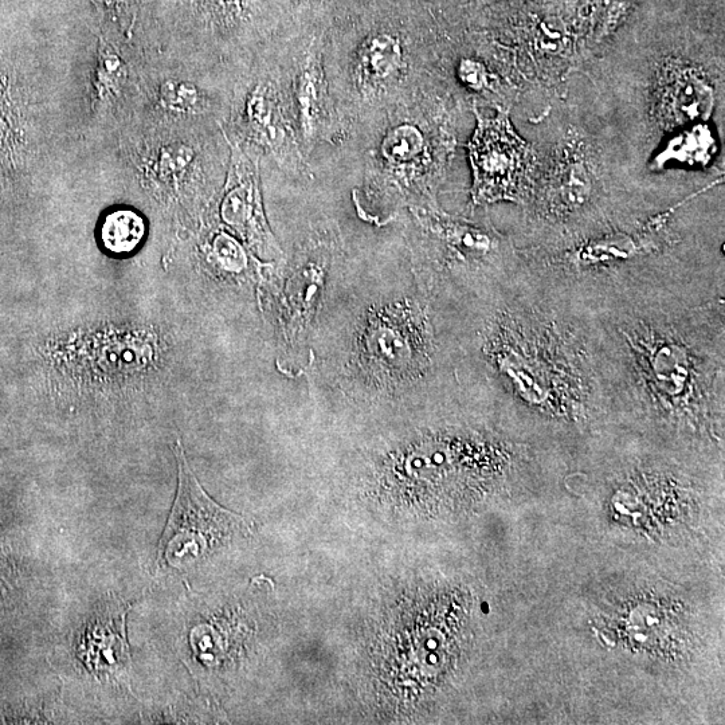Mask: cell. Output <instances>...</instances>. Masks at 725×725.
Returning a JSON list of instances; mask_svg holds the SVG:
<instances>
[{"instance_id":"cell-17","label":"cell","mask_w":725,"mask_h":725,"mask_svg":"<svg viewBox=\"0 0 725 725\" xmlns=\"http://www.w3.org/2000/svg\"><path fill=\"white\" fill-rule=\"evenodd\" d=\"M333 253L335 239L327 234L312 235L296 250L286 270L282 328L290 350H297L308 339Z\"/></svg>"},{"instance_id":"cell-13","label":"cell","mask_w":725,"mask_h":725,"mask_svg":"<svg viewBox=\"0 0 725 725\" xmlns=\"http://www.w3.org/2000/svg\"><path fill=\"white\" fill-rule=\"evenodd\" d=\"M183 22L207 61L238 74L288 33L274 0H179Z\"/></svg>"},{"instance_id":"cell-9","label":"cell","mask_w":725,"mask_h":725,"mask_svg":"<svg viewBox=\"0 0 725 725\" xmlns=\"http://www.w3.org/2000/svg\"><path fill=\"white\" fill-rule=\"evenodd\" d=\"M505 54L527 94L567 99L582 69L578 0H499L462 7Z\"/></svg>"},{"instance_id":"cell-8","label":"cell","mask_w":725,"mask_h":725,"mask_svg":"<svg viewBox=\"0 0 725 725\" xmlns=\"http://www.w3.org/2000/svg\"><path fill=\"white\" fill-rule=\"evenodd\" d=\"M415 282L442 309L487 295L519 268L511 235L491 217L454 215L440 206L407 210Z\"/></svg>"},{"instance_id":"cell-24","label":"cell","mask_w":725,"mask_h":725,"mask_svg":"<svg viewBox=\"0 0 725 725\" xmlns=\"http://www.w3.org/2000/svg\"><path fill=\"white\" fill-rule=\"evenodd\" d=\"M493 2H499V0H476V2L472 3V5L466 7H473V9H477V7L491 5Z\"/></svg>"},{"instance_id":"cell-14","label":"cell","mask_w":725,"mask_h":725,"mask_svg":"<svg viewBox=\"0 0 725 725\" xmlns=\"http://www.w3.org/2000/svg\"><path fill=\"white\" fill-rule=\"evenodd\" d=\"M476 129L468 143L473 183L469 207L473 211L497 203L523 207L531 197L539 155L534 143L521 137L513 127L511 111L487 115L473 108Z\"/></svg>"},{"instance_id":"cell-12","label":"cell","mask_w":725,"mask_h":725,"mask_svg":"<svg viewBox=\"0 0 725 725\" xmlns=\"http://www.w3.org/2000/svg\"><path fill=\"white\" fill-rule=\"evenodd\" d=\"M268 50L235 76L229 128L222 129L242 147L272 158L286 175L308 179L311 164L289 119Z\"/></svg>"},{"instance_id":"cell-4","label":"cell","mask_w":725,"mask_h":725,"mask_svg":"<svg viewBox=\"0 0 725 725\" xmlns=\"http://www.w3.org/2000/svg\"><path fill=\"white\" fill-rule=\"evenodd\" d=\"M724 182L629 192L597 221L517 248L520 269L587 312L648 290L725 285Z\"/></svg>"},{"instance_id":"cell-16","label":"cell","mask_w":725,"mask_h":725,"mask_svg":"<svg viewBox=\"0 0 725 725\" xmlns=\"http://www.w3.org/2000/svg\"><path fill=\"white\" fill-rule=\"evenodd\" d=\"M225 133V132H223ZM226 136V135H225ZM230 158L223 188L221 215L223 222L237 231L242 239L269 260H280L282 250L270 230L262 203L260 182L261 154L242 147L226 136Z\"/></svg>"},{"instance_id":"cell-3","label":"cell","mask_w":725,"mask_h":725,"mask_svg":"<svg viewBox=\"0 0 725 725\" xmlns=\"http://www.w3.org/2000/svg\"><path fill=\"white\" fill-rule=\"evenodd\" d=\"M590 315L613 425L723 448L725 285L648 290Z\"/></svg>"},{"instance_id":"cell-5","label":"cell","mask_w":725,"mask_h":725,"mask_svg":"<svg viewBox=\"0 0 725 725\" xmlns=\"http://www.w3.org/2000/svg\"><path fill=\"white\" fill-rule=\"evenodd\" d=\"M442 34L434 2H350L336 15L325 34V64L348 137L440 76Z\"/></svg>"},{"instance_id":"cell-20","label":"cell","mask_w":725,"mask_h":725,"mask_svg":"<svg viewBox=\"0 0 725 725\" xmlns=\"http://www.w3.org/2000/svg\"><path fill=\"white\" fill-rule=\"evenodd\" d=\"M147 223L143 215L131 209H117L103 218L99 225V241L105 252L113 256H129L143 244Z\"/></svg>"},{"instance_id":"cell-2","label":"cell","mask_w":725,"mask_h":725,"mask_svg":"<svg viewBox=\"0 0 725 725\" xmlns=\"http://www.w3.org/2000/svg\"><path fill=\"white\" fill-rule=\"evenodd\" d=\"M615 178L637 190L674 136L725 127V0H641L599 56L579 70Z\"/></svg>"},{"instance_id":"cell-22","label":"cell","mask_w":725,"mask_h":725,"mask_svg":"<svg viewBox=\"0 0 725 725\" xmlns=\"http://www.w3.org/2000/svg\"><path fill=\"white\" fill-rule=\"evenodd\" d=\"M433 2L442 9L453 10L472 5L476 0H433Z\"/></svg>"},{"instance_id":"cell-6","label":"cell","mask_w":725,"mask_h":725,"mask_svg":"<svg viewBox=\"0 0 725 725\" xmlns=\"http://www.w3.org/2000/svg\"><path fill=\"white\" fill-rule=\"evenodd\" d=\"M468 112L438 76L356 125L347 143L363 152V186L354 192L362 217L384 223L413 207L440 206Z\"/></svg>"},{"instance_id":"cell-15","label":"cell","mask_w":725,"mask_h":725,"mask_svg":"<svg viewBox=\"0 0 725 725\" xmlns=\"http://www.w3.org/2000/svg\"><path fill=\"white\" fill-rule=\"evenodd\" d=\"M175 454L178 493L159 543L158 559L166 566L184 567L230 542L246 524L241 516L222 508L203 491L179 442Z\"/></svg>"},{"instance_id":"cell-1","label":"cell","mask_w":725,"mask_h":725,"mask_svg":"<svg viewBox=\"0 0 725 725\" xmlns=\"http://www.w3.org/2000/svg\"><path fill=\"white\" fill-rule=\"evenodd\" d=\"M449 327L458 387L504 425L568 435L614 426L590 312L520 266L452 309Z\"/></svg>"},{"instance_id":"cell-21","label":"cell","mask_w":725,"mask_h":725,"mask_svg":"<svg viewBox=\"0 0 725 725\" xmlns=\"http://www.w3.org/2000/svg\"><path fill=\"white\" fill-rule=\"evenodd\" d=\"M351 0H274L289 31L327 30Z\"/></svg>"},{"instance_id":"cell-23","label":"cell","mask_w":725,"mask_h":725,"mask_svg":"<svg viewBox=\"0 0 725 725\" xmlns=\"http://www.w3.org/2000/svg\"><path fill=\"white\" fill-rule=\"evenodd\" d=\"M351 2H359V3H417V2H433V0H351Z\"/></svg>"},{"instance_id":"cell-19","label":"cell","mask_w":725,"mask_h":725,"mask_svg":"<svg viewBox=\"0 0 725 725\" xmlns=\"http://www.w3.org/2000/svg\"><path fill=\"white\" fill-rule=\"evenodd\" d=\"M123 623V619L116 622L109 618L89 627L82 645V660L94 673H116L128 661Z\"/></svg>"},{"instance_id":"cell-18","label":"cell","mask_w":725,"mask_h":725,"mask_svg":"<svg viewBox=\"0 0 725 725\" xmlns=\"http://www.w3.org/2000/svg\"><path fill=\"white\" fill-rule=\"evenodd\" d=\"M641 0H578L583 65L599 56Z\"/></svg>"},{"instance_id":"cell-10","label":"cell","mask_w":725,"mask_h":725,"mask_svg":"<svg viewBox=\"0 0 725 725\" xmlns=\"http://www.w3.org/2000/svg\"><path fill=\"white\" fill-rule=\"evenodd\" d=\"M327 30L289 31L269 47L278 84L300 147L309 159L320 143L346 144L325 64Z\"/></svg>"},{"instance_id":"cell-11","label":"cell","mask_w":725,"mask_h":725,"mask_svg":"<svg viewBox=\"0 0 725 725\" xmlns=\"http://www.w3.org/2000/svg\"><path fill=\"white\" fill-rule=\"evenodd\" d=\"M440 10L444 19L440 76L469 112L473 108L512 112L525 94L511 62L470 22L465 9Z\"/></svg>"},{"instance_id":"cell-7","label":"cell","mask_w":725,"mask_h":725,"mask_svg":"<svg viewBox=\"0 0 725 725\" xmlns=\"http://www.w3.org/2000/svg\"><path fill=\"white\" fill-rule=\"evenodd\" d=\"M539 155L531 197L511 235L516 248L534 246L597 221L629 194L611 170L605 139L589 107L556 101L538 119Z\"/></svg>"}]
</instances>
